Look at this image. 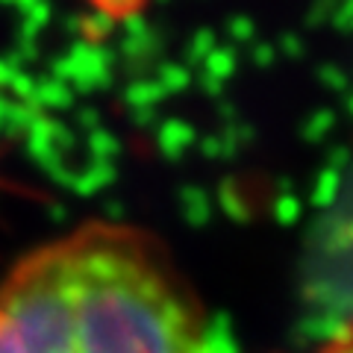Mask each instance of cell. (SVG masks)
<instances>
[{
	"instance_id": "cell-1",
	"label": "cell",
	"mask_w": 353,
	"mask_h": 353,
	"mask_svg": "<svg viewBox=\"0 0 353 353\" xmlns=\"http://www.w3.org/2000/svg\"><path fill=\"white\" fill-rule=\"evenodd\" d=\"M192 280L141 227L88 221L0 277V353H206Z\"/></svg>"
},
{
	"instance_id": "cell-2",
	"label": "cell",
	"mask_w": 353,
	"mask_h": 353,
	"mask_svg": "<svg viewBox=\"0 0 353 353\" xmlns=\"http://www.w3.org/2000/svg\"><path fill=\"white\" fill-rule=\"evenodd\" d=\"M303 353H353V318H347L341 327H336L324 341Z\"/></svg>"
}]
</instances>
